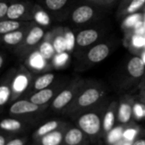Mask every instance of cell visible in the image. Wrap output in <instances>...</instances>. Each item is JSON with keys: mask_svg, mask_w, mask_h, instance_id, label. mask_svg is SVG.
Here are the masks:
<instances>
[{"mask_svg": "<svg viewBox=\"0 0 145 145\" xmlns=\"http://www.w3.org/2000/svg\"><path fill=\"white\" fill-rule=\"evenodd\" d=\"M144 38H145V37H144Z\"/></svg>", "mask_w": 145, "mask_h": 145, "instance_id": "obj_45", "label": "cell"}, {"mask_svg": "<svg viewBox=\"0 0 145 145\" xmlns=\"http://www.w3.org/2000/svg\"><path fill=\"white\" fill-rule=\"evenodd\" d=\"M46 61L38 50L33 51L28 57V65L34 70H43L46 65Z\"/></svg>", "mask_w": 145, "mask_h": 145, "instance_id": "obj_11", "label": "cell"}, {"mask_svg": "<svg viewBox=\"0 0 145 145\" xmlns=\"http://www.w3.org/2000/svg\"><path fill=\"white\" fill-rule=\"evenodd\" d=\"M145 6V0H132L123 9V15H130L137 13L140 8Z\"/></svg>", "mask_w": 145, "mask_h": 145, "instance_id": "obj_24", "label": "cell"}, {"mask_svg": "<svg viewBox=\"0 0 145 145\" xmlns=\"http://www.w3.org/2000/svg\"><path fill=\"white\" fill-rule=\"evenodd\" d=\"M24 144V141L21 138H15L13 140H10L9 142H8L6 145H23Z\"/></svg>", "mask_w": 145, "mask_h": 145, "instance_id": "obj_37", "label": "cell"}, {"mask_svg": "<svg viewBox=\"0 0 145 145\" xmlns=\"http://www.w3.org/2000/svg\"><path fill=\"white\" fill-rule=\"evenodd\" d=\"M121 136H122V129L121 127L115 128L110 132L109 135V141L110 143H115L121 139Z\"/></svg>", "mask_w": 145, "mask_h": 145, "instance_id": "obj_32", "label": "cell"}, {"mask_svg": "<svg viewBox=\"0 0 145 145\" xmlns=\"http://www.w3.org/2000/svg\"><path fill=\"white\" fill-rule=\"evenodd\" d=\"M28 85V78L25 74L17 75L12 82V90L15 93H21L23 92Z\"/></svg>", "mask_w": 145, "mask_h": 145, "instance_id": "obj_19", "label": "cell"}, {"mask_svg": "<svg viewBox=\"0 0 145 145\" xmlns=\"http://www.w3.org/2000/svg\"><path fill=\"white\" fill-rule=\"evenodd\" d=\"M127 71L134 78L141 77L145 71V62L140 56H132L127 63Z\"/></svg>", "mask_w": 145, "mask_h": 145, "instance_id": "obj_5", "label": "cell"}, {"mask_svg": "<svg viewBox=\"0 0 145 145\" xmlns=\"http://www.w3.org/2000/svg\"><path fill=\"white\" fill-rule=\"evenodd\" d=\"M21 127L20 121L13 118H5L0 121V129L5 132H16Z\"/></svg>", "mask_w": 145, "mask_h": 145, "instance_id": "obj_17", "label": "cell"}, {"mask_svg": "<svg viewBox=\"0 0 145 145\" xmlns=\"http://www.w3.org/2000/svg\"><path fill=\"white\" fill-rule=\"evenodd\" d=\"M11 95V89L7 85L0 86V106L4 105L9 99Z\"/></svg>", "mask_w": 145, "mask_h": 145, "instance_id": "obj_29", "label": "cell"}, {"mask_svg": "<svg viewBox=\"0 0 145 145\" xmlns=\"http://www.w3.org/2000/svg\"><path fill=\"white\" fill-rule=\"evenodd\" d=\"M69 53L68 52H64V53H61V54H56V55L53 58V63L56 66L60 67L64 65L68 60L69 59Z\"/></svg>", "mask_w": 145, "mask_h": 145, "instance_id": "obj_30", "label": "cell"}, {"mask_svg": "<svg viewBox=\"0 0 145 145\" xmlns=\"http://www.w3.org/2000/svg\"><path fill=\"white\" fill-rule=\"evenodd\" d=\"M44 37V30L40 25H34L28 31L26 38L25 44L27 47H32L37 45L42 38Z\"/></svg>", "mask_w": 145, "mask_h": 145, "instance_id": "obj_7", "label": "cell"}, {"mask_svg": "<svg viewBox=\"0 0 145 145\" xmlns=\"http://www.w3.org/2000/svg\"><path fill=\"white\" fill-rule=\"evenodd\" d=\"M132 116V108L128 104H122L119 110V121L122 123L127 122Z\"/></svg>", "mask_w": 145, "mask_h": 145, "instance_id": "obj_26", "label": "cell"}, {"mask_svg": "<svg viewBox=\"0 0 145 145\" xmlns=\"http://www.w3.org/2000/svg\"><path fill=\"white\" fill-rule=\"evenodd\" d=\"M85 1L97 6L107 7V6H111L116 3L118 0H85Z\"/></svg>", "mask_w": 145, "mask_h": 145, "instance_id": "obj_33", "label": "cell"}, {"mask_svg": "<svg viewBox=\"0 0 145 145\" xmlns=\"http://www.w3.org/2000/svg\"><path fill=\"white\" fill-rule=\"evenodd\" d=\"M24 38V31L16 30L3 36V41L8 45H16L20 43Z\"/></svg>", "mask_w": 145, "mask_h": 145, "instance_id": "obj_13", "label": "cell"}, {"mask_svg": "<svg viewBox=\"0 0 145 145\" xmlns=\"http://www.w3.org/2000/svg\"><path fill=\"white\" fill-rule=\"evenodd\" d=\"M142 20V15L140 14H132L128 15L123 22V26L125 28H133L135 25Z\"/></svg>", "mask_w": 145, "mask_h": 145, "instance_id": "obj_28", "label": "cell"}, {"mask_svg": "<svg viewBox=\"0 0 145 145\" xmlns=\"http://www.w3.org/2000/svg\"><path fill=\"white\" fill-rule=\"evenodd\" d=\"M53 90L50 88H44L38 91L33 95L31 96L30 101L37 105H41L47 103L53 97Z\"/></svg>", "mask_w": 145, "mask_h": 145, "instance_id": "obj_10", "label": "cell"}, {"mask_svg": "<svg viewBox=\"0 0 145 145\" xmlns=\"http://www.w3.org/2000/svg\"><path fill=\"white\" fill-rule=\"evenodd\" d=\"M79 125L85 133L90 135H94L99 132L101 122L98 116L94 113H89L79 118Z\"/></svg>", "mask_w": 145, "mask_h": 145, "instance_id": "obj_4", "label": "cell"}, {"mask_svg": "<svg viewBox=\"0 0 145 145\" xmlns=\"http://www.w3.org/2000/svg\"><path fill=\"white\" fill-rule=\"evenodd\" d=\"M111 51V46L108 42L96 43L89 48L85 54V58L89 63L97 64L103 61L109 54Z\"/></svg>", "mask_w": 145, "mask_h": 145, "instance_id": "obj_3", "label": "cell"}, {"mask_svg": "<svg viewBox=\"0 0 145 145\" xmlns=\"http://www.w3.org/2000/svg\"><path fill=\"white\" fill-rule=\"evenodd\" d=\"M58 126V123L57 121H49L45 124H44L43 126H41L38 131H37V134L38 136H44L51 132H53Z\"/></svg>", "mask_w": 145, "mask_h": 145, "instance_id": "obj_27", "label": "cell"}, {"mask_svg": "<svg viewBox=\"0 0 145 145\" xmlns=\"http://www.w3.org/2000/svg\"><path fill=\"white\" fill-rule=\"evenodd\" d=\"M82 132L77 128H73L67 133L65 136V142L68 145H77L82 141Z\"/></svg>", "mask_w": 145, "mask_h": 145, "instance_id": "obj_21", "label": "cell"}, {"mask_svg": "<svg viewBox=\"0 0 145 145\" xmlns=\"http://www.w3.org/2000/svg\"><path fill=\"white\" fill-rule=\"evenodd\" d=\"M21 26V22L13 20H5L0 21V34H7L9 32L19 30Z\"/></svg>", "mask_w": 145, "mask_h": 145, "instance_id": "obj_20", "label": "cell"}, {"mask_svg": "<svg viewBox=\"0 0 145 145\" xmlns=\"http://www.w3.org/2000/svg\"><path fill=\"white\" fill-rule=\"evenodd\" d=\"M71 0H44L45 8L51 12H60L69 5Z\"/></svg>", "mask_w": 145, "mask_h": 145, "instance_id": "obj_12", "label": "cell"}, {"mask_svg": "<svg viewBox=\"0 0 145 145\" xmlns=\"http://www.w3.org/2000/svg\"><path fill=\"white\" fill-rule=\"evenodd\" d=\"M132 42L133 46H135V47H137V48L145 47V38L144 37H143L142 35L135 34V35L132 37Z\"/></svg>", "mask_w": 145, "mask_h": 145, "instance_id": "obj_34", "label": "cell"}, {"mask_svg": "<svg viewBox=\"0 0 145 145\" xmlns=\"http://www.w3.org/2000/svg\"><path fill=\"white\" fill-rule=\"evenodd\" d=\"M38 110V105L27 100H18L9 108V112L13 115H22L32 113Z\"/></svg>", "mask_w": 145, "mask_h": 145, "instance_id": "obj_6", "label": "cell"}, {"mask_svg": "<svg viewBox=\"0 0 145 145\" xmlns=\"http://www.w3.org/2000/svg\"><path fill=\"white\" fill-rule=\"evenodd\" d=\"M114 122H115V115L112 111H109L104 117V124H103L104 129L106 131L111 130V128L113 127Z\"/></svg>", "mask_w": 145, "mask_h": 145, "instance_id": "obj_31", "label": "cell"}, {"mask_svg": "<svg viewBox=\"0 0 145 145\" xmlns=\"http://www.w3.org/2000/svg\"><path fill=\"white\" fill-rule=\"evenodd\" d=\"M26 7L25 4L21 3H15L9 5L6 16L8 17L9 20H17L26 14Z\"/></svg>", "mask_w": 145, "mask_h": 145, "instance_id": "obj_9", "label": "cell"}, {"mask_svg": "<svg viewBox=\"0 0 145 145\" xmlns=\"http://www.w3.org/2000/svg\"><path fill=\"white\" fill-rule=\"evenodd\" d=\"M9 5L5 2H0V19L7 15Z\"/></svg>", "mask_w": 145, "mask_h": 145, "instance_id": "obj_35", "label": "cell"}, {"mask_svg": "<svg viewBox=\"0 0 145 145\" xmlns=\"http://www.w3.org/2000/svg\"><path fill=\"white\" fill-rule=\"evenodd\" d=\"M102 33L97 28L82 29L76 34V47L78 48H86L94 45L100 38Z\"/></svg>", "mask_w": 145, "mask_h": 145, "instance_id": "obj_2", "label": "cell"}, {"mask_svg": "<svg viewBox=\"0 0 145 145\" xmlns=\"http://www.w3.org/2000/svg\"><path fill=\"white\" fill-rule=\"evenodd\" d=\"M132 140H129V139H126V138L120 139L119 141H117V143H116L115 145H132Z\"/></svg>", "mask_w": 145, "mask_h": 145, "instance_id": "obj_39", "label": "cell"}, {"mask_svg": "<svg viewBox=\"0 0 145 145\" xmlns=\"http://www.w3.org/2000/svg\"><path fill=\"white\" fill-rule=\"evenodd\" d=\"M64 37H65V41H66L67 52L70 53L76 47V35L73 33V31L72 30L66 28L64 30Z\"/></svg>", "mask_w": 145, "mask_h": 145, "instance_id": "obj_25", "label": "cell"}, {"mask_svg": "<svg viewBox=\"0 0 145 145\" xmlns=\"http://www.w3.org/2000/svg\"><path fill=\"white\" fill-rule=\"evenodd\" d=\"M51 42L53 44V47H54L56 54L67 52L66 41H65V37H64V31H61L58 33L55 34L52 37Z\"/></svg>", "mask_w": 145, "mask_h": 145, "instance_id": "obj_14", "label": "cell"}, {"mask_svg": "<svg viewBox=\"0 0 145 145\" xmlns=\"http://www.w3.org/2000/svg\"><path fill=\"white\" fill-rule=\"evenodd\" d=\"M55 75L53 73H46L36 79L34 82V88L38 91L47 88L54 81Z\"/></svg>", "mask_w": 145, "mask_h": 145, "instance_id": "obj_16", "label": "cell"}, {"mask_svg": "<svg viewBox=\"0 0 145 145\" xmlns=\"http://www.w3.org/2000/svg\"><path fill=\"white\" fill-rule=\"evenodd\" d=\"M134 109H135V111H136L137 116H142L144 115V108L141 106V105H136Z\"/></svg>", "mask_w": 145, "mask_h": 145, "instance_id": "obj_38", "label": "cell"}, {"mask_svg": "<svg viewBox=\"0 0 145 145\" xmlns=\"http://www.w3.org/2000/svg\"><path fill=\"white\" fill-rule=\"evenodd\" d=\"M100 97V93L96 88H89L85 90L79 98V105L80 106L85 107L89 106L98 100Z\"/></svg>", "mask_w": 145, "mask_h": 145, "instance_id": "obj_8", "label": "cell"}, {"mask_svg": "<svg viewBox=\"0 0 145 145\" xmlns=\"http://www.w3.org/2000/svg\"><path fill=\"white\" fill-rule=\"evenodd\" d=\"M38 51L46 60L53 59L54 56L56 54L51 41H48V40H45L39 45Z\"/></svg>", "mask_w": 145, "mask_h": 145, "instance_id": "obj_18", "label": "cell"}, {"mask_svg": "<svg viewBox=\"0 0 145 145\" xmlns=\"http://www.w3.org/2000/svg\"><path fill=\"white\" fill-rule=\"evenodd\" d=\"M0 145H6V138L3 135H0Z\"/></svg>", "mask_w": 145, "mask_h": 145, "instance_id": "obj_42", "label": "cell"}, {"mask_svg": "<svg viewBox=\"0 0 145 145\" xmlns=\"http://www.w3.org/2000/svg\"><path fill=\"white\" fill-rule=\"evenodd\" d=\"M62 139V135L60 132L53 131L43 136L41 144L42 145H58Z\"/></svg>", "mask_w": 145, "mask_h": 145, "instance_id": "obj_23", "label": "cell"}, {"mask_svg": "<svg viewBox=\"0 0 145 145\" xmlns=\"http://www.w3.org/2000/svg\"><path fill=\"white\" fill-rule=\"evenodd\" d=\"M3 56L0 54V69H1V67L3 66Z\"/></svg>", "mask_w": 145, "mask_h": 145, "instance_id": "obj_43", "label": "cell"}, {"mask_svg": "<svg viewBox=\"0 0 145 145\" xmlns=\"http://www.w3.org/2000/svg\"><path fill=\"white\" fill-rule=\"evenodd\" d=\"M144 25H145V18H144Z\"/></svg>", "mask_w": 145, "mask_h": 145, "instance_id": "obj_44", "label": "cell"}, {"mask_svg": "<svg viewBox=\"0 0 145 145\" xmlns=\"http://www.w3.org/2000/svg\"><path fill=\"white\" fill-rule=\"evenodd\" d=\"M97 7L91 3H84L76 6L70 14L71 22L77 25L89 23L99 14Z\"/></svg>", "mask_w": 145, "mask_h": 145, "instance_id": "obj_1", "label": "cell"}, {"mask_svg": "<svg viewBox=\"0 0 145 145\" xmlns=\"http://www.w3.org/2000/svg\"><path fill=\"white\" fill-rule=\"evenodd\" d=\"M33 19L40 26H48L51 23V19L49 14L42 8H38L33 14Z\"/></svg>", "mask_w": 145, "mask_h": 145, "instance_id": "obj_22", "label": "cell"}, {"mask_svg": "<svg viewBox=\"0 0 145 145\" xmlns=\"http://www.w3.org/2000/svg\"><path fill=\"white\" fill-rule=\"evenodd\" d=\"M132 145H145V139H139L136 141Z\"/></svg>", "mask_w": 145, "mask_h": 145, "instance_id": "obj_41", "label": "cell"}, {"mask_svg": "<svg viewBox=\"0 0 145 145\" xmlns=\"http://www.w3.org/2000/svg\"><path fill=\"white\" fill-rule=\"evenodd\" d=\"M131 1H132V0H122V2H121V8H125Z\"/></svg>", "mask_w": 145, "mask_h": 145, "instance_id": "obj_40", "label": "cell"}, {"mask_svg": "<svg viewBox=\"0 0 145 145\" xmlns=\"http://www.w3.org/2000/svg\"><path fill=\"white\" fill-rule=\"evenodd\" d=\"M73 99V93L70 90H63L53 101V106L56 109H62L68 104Z\"/></svg>", "mask_w": 145, "mask_h": 145, "instance_id": "obj_15", "label": "cell"}, {"mask_svg": "<svg viewBox=\"0 0 145 145\" xmlns=\"http://www.w3.org/2000/svg\"><path fill=\"white\" fill-rule=\"evenodd\" d=\"M135 135H136V131L133 129H129V130H126L125 132L124 138L126 139H129V140H132L133 138L135 137Z\"/></svg>", "mask_w": 145, "mask_h": 145, "instance_id": "obj_36", "label": "cell"}]
</instances>
